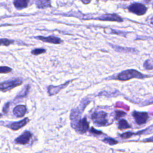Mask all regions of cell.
Instances as JSON below:
<instances>
[{
  "mask_svg": "<svg viewBox=\"0 0 153 153\" xmlns=\"http://www.w3.org/2000/svg\"><path fill=\"white\" fill-rule=\"evenodd\" d=\"M125 1H126V0H125Z\"/></svg>",
  "mask_w": 153,
  "mask_h": 153,
  "instance_id": "f546056e",
  "label": "cell"
},
{
  "mask_svg": "<svg viewBox=\"0 0 153 153\" xmlns=\"http://www.w3.org/2000/svg\"><path fill=\"white\" fill-rule=\"evenodd\" d=\"M75 128L79 133H84L87 131L89 128V123L86 118L84 117V118L80 120L76 125Z\"/></svg>",
  "mask_w": 153,
  "mask_h": 153,
  "instance_id": "8992f818",
  "label": "cell"
},
{
  "mask_svg": "<svg viewBox=\"0 0 153 153\" xmlns=\"http://www.w3.org/2000/svg\"><path fill=\"white\" fill-rule=\"evenodd\" d=\"M29 0H14V5L17 8H26L28 5Z\"/></svg>",
  "mask_w": 153,
  "mask_h": 153,
  "instance_id": "5bb4252c",
  "label": "cell"
},
{
  "mask_svg": "<svg viewBox=\"0 0 153 153\" xmlns=\"http://www.w3.org/2000/svg\"><path fill=\"white\" fill-rule=\"evenodd\" d=\"M103 142L107 144L111 145H116L118 143V141H117L114 139H112V138L109 137L104 138V139L103 140Z\"/></svg>",
  "mask_w": 153,
  "mask_h": 153,
  "instance_id": "2e32d148",
  "label": "cell"
},
{
  "mask_svg": "<svg viewBox=\"0 0 153 153\" xmlns=\"http://www.w3.org/2000/svg\"><path fill=\"white\" fill-rule=\"evenodd\" d=\"M36 38L43 42H49V43H52V44H60L62 42V40L60 39L59 38L55 37L53 36H50L48 37L39 36H37Z\"/></svg>",
  "mask_w": 153,
  "mask_h": 153,
  "instance_id": "9c48e42d",
  "label": "cell"
},
{
  "mask_svg": "<svg viewBox=\"0 0 153 153\" xmlns=\"http://www.w3.org/2000/svg\"><path fill=\"white\" fill-rule=\"evenodd\" d=\"M26 112V107L25 105H17L13 110L14 114L17 117H22Z\"/></svg>",
  "mask_w": 153,
  "mask_h": 153,
  "instance_id": "8fae6325",
  "label": "cell"
},
{
  "mask_svg": "<svg viewBox=\"0 0 153 153\" xmlns=\"http://www.w3.org/2000/svg\"><path fill=\"white\" fill-rule=\"evenodd\" d=\"M31 137H32L31 133L29 131H26L22 135L19 136L17 138H16L15 141L18 144L25 145V144H26L29 141Z\"/></svg>",
  "mask_w": 153,
  "mask_h": 153,
  "instance_id": "ba28073f",
  "label": "cell"
},
{
  "mask_svg": "<svg viewBox=\"0 0 153 153\" xmlns=\"http://www.w3.org/2000/svg\"><path fill=\"white\" fill-rule=\"evenodd\" d=\"M2 117V114H0V117Z\"/></svg>",
  "mask_w": 153,
  "mask_h": 153,
  "instance_id": "f1b7e54d",
  "label": "cell"
},
{
  "mask_svg": "<svg viewBox=\"0 0 153 153\" xmlns=\"http://www.w3.org/2000/svg\"><path fill=\"white\" fill-rule=\"evenodd\" d=\"M128 10L138 16L143 15L147 11V8L145 5L141 3H134L131 4L128 7Z\"/></svg>",
  "mask_w": 153,
  "mask_h": 153,
  "instance_id": "3957f363",
  "label": "cell"
},
{
  "mask_svg": "<svg viewBox=\"0 0 153 153\" xmlns=\"http://www.w3.org/2000/svg\"><path fill=\"white\" fill-rule=\"evenodd\" d=\"M35 3L36 7L39 8H47L51 6L50 0H36Z\"/></svg>",
  "mask_w": 153,
  "mask_h": 153,
  "instance_id": "4fadbf2b",
  "label": "cell"
},
{
  "mask_svg": "<svg viewBox=\"0 0 153 153\" xmlns=\"http://www.w3.org/2000/svg\"><path fill=\"white\" fill-rule=\"evenodd\" d=\"M8 107H9V103H7L5 105V106H4V109H3V112H4V113H6V112H7Z\"/></svg>",
  "mask_w": 153,
  "mask_h": 153,
  "instance_id": "d4e9b609",
  "label": "cell"
},
{
  "mask_svg": "<svg viewBox=\"0 0 153 153\" xmlns=\"http://www.w3.org/2000/svg\"><path fill=\"white\" fill-rule=\"evenodd\" d=\"M89 132L93 134H94V135H100V134H102V132L100 131H99V130H96L95 128H94L93 127H91L90 130H89Z\"/></svg>",
  "mask_w": 153,
  "mask_h": 153,
  "instance_id": "cb8c5ba5",
  "label": "cell"
},
{
  "mask_svg": "<svg viewBox=\"0 0 153 153\" xmlns=\"http://www.w3.org/2000/svg\"><path fill=\"white\" fill-rule=\"evenodd\" d=\"M143 67L146 70H151L153 69V63L150 59L147 60L143 64Z\"/></svg>",
  "mask_w": 153,
  "mask_h": 153,
  "instance_id": "e0dca14e",
  "label": "cell"
},
{
  "mask_svg": "<svg viewBox=\"0 0 153 153\" xmlns=\"http://www.w3.org/2000/svg\"><path fill=\"white\" fill-rule=\"evenodd\" d=\"M107 114L103 111H97L94 112L91 115V120H93V123L99 126H103L106 125L108 123V120H106Z\"/></svg>",
  "mask_w": 153,
  "mask_h": 153,
  "instance_id": "7a4b0ae2",
  "label": "cell"
},
{
  "mask_svg": "<svg viewBox=\"0 0 153 153\" xmlns=\"http://www.w3.org/2000/svg\"><path fill=\"white\" fill-rule=\"evenodd\" d=\"M139 133H140V132H139ZM137 133H132L130 131H128V132H126V133H122L121 134H120V137H121L123 139H128L133 135L137 134Z\"/></svg>",
  "mask_w": 153,
  "mask_h": 153,
  "instance_id": "ac0fdd59",
  "label": "cell"
},
{
  "mask_svg": "<svg viewBox=\"0 0 153 153\" xmlns=\"http://www.w3.org/2000/svg\"><path fill=\"white\" fill-rule=\"evenodd\" d=\"M91 0H81V1L84 4H88L90 2Z\"/></svg>",
  "mask_w": 153,
  "mask_h": 153,
  "instance_id": "4316f807",
  "label": "cell"
},
{
  "mask_svg": "<svg viewBox=\"0 0 153 153\" xmlns=\"http://www.w3.org/2000/svg\"><path fill=\"white\" fill-rule=\"evenodd\" d=\"M147 76L135 69H127L122 71L117 76L116 79L119 81H128L132 78H144Z\"/></svg>",
  "mask_w": 153,
  "mask_h": 153,
  "instance_id": "6da1fadb",
  "label": "cell"
},
{
  "mask_svg": "<svg viewBox=\"0 0 153 153\" xmlns=\"http://www.w3.org/2000/svg\"><path fill=\"white\" fill-rule=\"evenodd\" d=\"M126 115V112H124L123 111H119V110H116L115 111V118L116 119H119L121 117H123Z\"/></svg>",
  "mask_w": 153,
  "mask_h": 153,
  "instance_id": "603a6c76",
  "label": "cell"
},
{
  "mask_svg": "<svg viewBox=\"0 0 153 153\" xmlns=\"http://www.w3.org/2000/svg\"><path fill=\"white\" fill-rule=\"evenodd\" d=\"M45 51L46 50L45 49H44V48H36V49L32 50L31 53L32 54H33V55H38V54H40L45 53Z\"/></svg>",
  "mask_w": 153,
  "mask_h": 153,
  "instance_id": "44dd1931",
  "label": "cell"
},
{
  "mask_svg": "<svg viewBox=\"0 0 153 153\" xmlns=\"http://www.w3.org/2000/svg\"><path fill=\"white\" fill-rule=\"evenodd\" d=\"M11 71V69L8 66H0V74H7Z\"/></svg>",
  "mask_w": 153,
  "mask_h": 153,
  "instance_id": "7402d4cb",
  "label": "cell"
},
{
  "mask_svg": "<svg viewBox=\"0 0 153 153\" xmlns=\"http://www.w3.org/2000/svg\"><path fill=\"white\" fill-rule=\"evenodd\" d=\"M132 116L133 117L135 122L138 125L144 124L147 122L149 118L148 114L146 112L133 111L132 112Z\"/></svg>",
  "mask_w": 153,
  "mask_h": 153,
  "instance_id": "5b68a950",
  "label": "cell"
},
{
  "mask_svg": "<svg viewBox=\"0 0 153 153\" xmlns=\"http://www.w3.org/2000/svg\"><path fill=\"white\" fill-rule=\"evenodd\" d=\"M98 20L104 21H111V22H123V19L117 14H104L100 17L97 18Z\"/></svg>",
  "mask_w": 153,
  "mask_h": 153,
  "instance_id": "52a82bcc",
  "label": "cell"
},
{
  "mask_svg": "<svg viewBox=\"0 0 153 153\" xmlns=\"http://www.w3.org/2000/svg\"><path fill=\"white\" fill-rule=\"evenodd\" d=\"M13 42V41L10 40L8 39H0V45L8 46L10 44H12Z\"/></svg>",
  "mask_w": 153,
  "mask_h": 153,
  "instance_id": "ffe728a7",
  "label": "cell"
},
{
  "mask_svg": "<svg viewBox=\"0 0 153 153\" xmlns=\"http://www.w3.org/2000/svg\"><path fill=\"white\" fill-rule=\"evenodd\" d=\"M114 47L118 48L116 49V50L118 51H124V52H128V53H130V52H136L137 50L136 49H133V48H127L126 49V50H124V47H117L114 45Z\"/></svg>",
  "mask_w": 153,
  "mask_h": 153,
  "instance_id": "d6986e66",
  "label": "cell"
},
{
  "mask_svg": "<svg viewBox=\"0 0 153 153\" xmlns=\"http://www.w3.org/2000/svg\"><path fill=\"white\" fill-rule=\"evenodd\" d=\"M69 82L70 81H68V82H65V84L58 85V86H53V85L49 86V87L48 88V94L50 95H54V94L57 93L59 91H60L62 89L65 88L69 83Z\"/></svg>",
  "mask_w": 153,
  "mask_h": 153,
  "instance_id": "30bf717a",
  "label": "cell"
},
{
  "mask_svg": "<svg viewBox=\"0 0 153 153\" xmlns=\"http://www.w3.org/2000/svg\"><path fill=\"white\" fill-rule=\"evenodd\" d=\"M143 142H153V136L149 138H148V139H146L145 140H143Z\"/></svg>",
  "mask_w": 153,
  "mask_h": 153,
  "instance_id": "484cf974",
  "label": "cell"
},
{
  "mask_svg": "<svg viewBox=\"0 0 153 153\" xmlns=\"http://www.w3.org/2000/svg\"><path fill=\"white\" fill-rule=\"evenodd\" d=\"M150 1H151V0H145V1L147 2H149Z\"/></svg>",
  "mask_w": 153,
  "mask_h": 153,
  "instance_id": "83f0119b",
  "label": "cell"
},
{
  "mask_svg": "<svg viewBox=\"0 0 153 153\" xmlns=\"http://www.w3.org/2000/svg\"><path fill=\"white\" fill-rule=\"evenodd\" d=\"M28 122H29V119L27 118H25V119L22 120L20 121L11 123V125L10 126V127L12 130H17L18 129H19V128H22V127H23L24 126H25Z\"/></svg>",
  "mask_w": 153,
  "mask_h": 153,
  "instance_id": "7c38bea8",
  "label": "cell"
},
{
  "mask_svg": "<svg viewBox=\"0 0 153 153\" xmlns=\"http://www.w3.org/2000/svg\"><path fill=\"white\" fill-rule=\"evenodd\" d=\"M118 128L119 130H125L130 128V126L126 120L122 118L118 121Z\"/></svg>",
  "mask_w": 153,
  "mask_h": 153,
  "instance_id": "9a60e30c",
  "label": "cell"
},
{
  "mask_svg": "<svg viewBox=\"0 0 153 153\" xmlns=\"http://www.w3.org/2000/svg\"><path fill=\"white\" fill-rule=\"evenodd\" d=\"M22 84V81L20 79H14L9 81L0 83V91H7L12 88L20 85Z\"/></svg>",
  "mask_w": 153,
  "mask_h": 153,
  "instance_id": "277c9868",
  "label": "cell"
}]
</instances>
